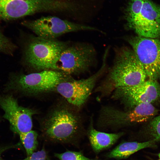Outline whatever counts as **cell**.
<instances>
[{
    "label": "cell",
    "mask_w": 160,
    "mask_h": 160,
    "mask_svg": "<svg viewBox=\"0 0 160 160\" xmlns=\"http://www.w3.org/2000/svg\"><path fill=\"white\" fill-rule=\"evenodd\" d=\"M147 77L132 49L122 47L116 51L115 61L107 79L108 84L114 90L140 84Z\"/></svg>",
    "instance_id": "6da1fadb"
},
{
    "label": "cell",
    "mask_w": 160,
    "mask_h": 160,
    "mask_svg": "<svg viewBox=\"0 0 160 160\" xmlns=\"http://www.w3.org/2000/svg\"><path fill=\"white\" fill-rule=\"evenodd\" d=\"M68 45L55 39L33 37L24 49L25 63L36 70H51L61 53Z\"/></svg>",
    "instance_id": "7a4b0ae2"
},
{
    "label": "cell",
    "mask_w": 160,
    "mask_h": 160,
    "mask_svg": "<svg viewBox=\"0 0 160 160\" xmlns=\"http://www.w3.org/2000/svg\"><path fill=\"white\" fill-rule=\"evenodd\" d=\"M69 75L54 70H45L28 74H12L5 89L16 90L30 93L51 90L61 82L68 80Z\"/></svg>",
    "instance_id": "3957f363"
},
{
    "label": "cell",
    "mask_w": 160,
    "mask_h": 160,
    "mask_svg": "<svg viewBox=\"0 0 160 160\" xmlns=\"http://www.w3.org/2000/svg\"><path fill=\"white\" fill-rule=\"evenodd\" d=\"M79 130V123L76 116L65 108L55 110L45 121L43 126L44 134L52 141L65 143H72L77 139Z\"/></svg>",
    "instance_id": "277c9868"
},
{
    "label": "cell",
    "mask_w": 160,
    "mask_h": 160,
    "mask_svg": "<svg viewBox=\"0 0 160 160\" xmlns=\"http://www.w3.org/2000/svg\"><path fill=\"white\" fill-rule=\"evenodd\" d=\"M95 57V50L89 45H68L61 53L51 70L68 75L82 72L92 65Z\"/></svg>",
    "instance_id": "5b68a950"
},
{
    "label": "cell",
    "mask_w": 160,
    "mask_h": 160,
    "mask_svg": "<svg viewBox=\"0 0 160 160\" xmlns=\"http://www.w3.org/2000/svg\"><path fill=\"white\" fill-rule=\"evenodd\" d=\"M148 79L160 80V40L138 35L127 39Z\"/></svg>",
    "instance_id": "8992f818"
},
{
    "label": "cell",
    "mask_w": 160,
    "mask_h": 160,
    "mask_svg": "<svg viewBox=\"0 0 160 160\" xmlns=\"http://www.w3.org/2000/svg\"><path fill=\"white\" fill-rule=\"evenodd\" d=\"M22 24L41 38L55 39L67 33L82 30L98 31L95 28L75 23L53 16L43 17L34 20H25Z\"/></svg>",
    "instance_id": "52a82bcc"
},
{
    "label": "cell",
    "mask_w": 160,
    "mask_h": 160,
    "mask_svg": "<svg viewBox=\"0 0 160 160\" xmlns=\"http://www.w3.org/2000/svg\"><path fill=\"white\" fill-rule=\"evenodd\" d=\"M159 110L153 104L142 103L124 111L105 108L101 120L108 126H120L147 123L158 114Z\"/></svg>",
    "instance_id": "ba28073f"
},
{
    "label": "cell",
    "mask_w": 160,
    "mask_h": 160,
    "mask_svg": "<svg viewBox=\"0 0 160 160\" xmlns=\"http://www.w3.org/2000/svg\"><path fill=\"white\" fill-rule=\"evenodd\" d=\"M113 96L127 109L140 104H153L160 102V84L157 81L148 79L137 86L116 89Z\"/></svg>",
    "instance_id": "9c48e42d"
},
{
    "label": "cell",
    "mask_w": 160,
    "mask_h": 160,
    "mask_svg": "<svg viewBox=\"0 0 160 160\" xmlns=\"http://www.w3.org/2000/svg\"><path fill=\"white\" fill-rule=\"evenodd\" d=\"M107 55L104 54L102 66L95 74L86 79L61 82L56 88L57 92L72 105L78 107L82 105L91 94L96 81L104 72Z\"/></svg>",
    "instance_id": "30bf717a"
},
{
    "label": "cell",
    "mask_w": 160,
    "mask_h": 160,
    "mask_svg": "<svg viewBox=\"0 0 160 160\" xmlns=\"http://www.w3.org/2000/svg\"><path fill=\"white\" fill-rule=\"evenodd\" d=\"M127 25L138 36L160 38V7L151 0H143L140 12Z\"/></svg>",
    "instance_id": "8fae6325"
},
{
    "label": "cell",
    "mask_w": 160,
    "mask_h": 160,
    "mask_svg": "<svg viewBox=\"0 0 160 160\" xmlns=\"http://www.w3.org/2000/svg\"><path fill=\"white\" fill-rule=\"evenodd\" d=\"M0 106L4 112L3 117L9 122L11 129L19 135L32 130V110L18 105L16 100L11 95L0 94Z\"/></svg>",
    "instance_id": "7c38bea8"
},
{
    "label": "cell",
    "mask_w": 160,
    "mask_h": 160,
    "mask_svg": "<svg viewBox=\"0 0 160 160\" xmlns=\"http://www.w3.org/2000/svg\"><path fill=\"white\" fill-rule=\"evenodd\" d=\"M52 0H0V19H16L42 12L50 11Z\"/></svg>",
    "instance_id": "4fadbf2b"
},
{
    "label": "cell",
    "mask_w": 160,
    "mask_h": 160,
    "mask_svg": "<svg viewBox=\"0 0 160 160\" xmlns=\"http://www.w3.org/2000/svg\"><path fill=\"white\" fill-rule=\"evenodd\" d=\"M123 134L122 132L115 133L102 132L91 128L88 135L92 149L95 153H98L111 146Z\"/></svg>",
    "instance_id": "5bb4252c"
},
{
    "label": "cell",
    "mask_w": 160,
    "mask_h": 160,
    "mask_svg": "<svg viewBox=\"0 0 160 160\" xmlns=\"http://www.w3.org/2000/svg\"><path fill=\"white\" fill-rule=\"evenodd\" d=\"M156 142L151 140L141 143L137 142L122 143L108 153L107 156L110 158L118 159H125L141 149L155 146Z\"/></svg>",
    "instance_id": "9a60e30c"
},
{
    "label": "cell",
    "mask_w": 160,
    "mask_h": 160,
    "mask_svg": "<svg viewBox=\"0 0 160 160\" xmlns=\"http://www.w3.org/2000/svg\"><path fill=\"white\" fill-rule=\"evenodd\" d=\"M19 135L25 150L27 156L31 155L35 152L38 145L37 133L32 130L28 132L20 134Z\"/></svg>",
    "instance_id": "2e32d148"
},
{
    "label": "cell",
    "mask_w": 160,
    "mask_h": 160,
    "mask_svg": "<svg viewBox=\"0 0 160 160\" xmlns=\"http://www.w3.org/2000/svg\"><path fill=\"white\" fill-rule=\"evenodd\" d=\"M146 131L156 142L160 141V114L157 115L147 123Z\"/></svg>",
    "instance_id": "e0dca14e"
},
{
    "label": "cell",
    "mask_w": 160,
    "mask_h": 160,
    "mask_svg": "<svg viewBox=\"0 0 160 160\" xmlns=\"http://www.w3.org/2000/svg\"><path fill=\"white\" fill-rule=\"evenodd\" d=\"M55 156L59 160H94L85 157L81 152L70 151L55 153Z\"/></svg>",
    "instance_id": "ac0fdd59"
},
{
    "label": "cell",
    "mask_w": 160,
    "mask_h": 160,
    "mask_svg": "<svg viewBox=\"0 0 160 160\" xmlns=\"http://www.w3.org/2000/svg\"><path fill=\"white\" fill-rule=\"evenodd\" d=\"M16 48L10 40L0 32V52L11 55Z\"/></svg>",
    "instance_id": "d6986e66"
},
{
    "label": "cell",
    "mask_w": 160,
    "mask_h": 160,
    "mask_svg": "<svg viewBox=\"0 0 160 160\" xmlns=\"http://www.w3.org/2000/svg\"><path fill=\"white\" fill-rule=\"evenodd\" d=\"M158 156L160 159V153L158 154Z\"/></svg>",
    "instance_id": "ffe728a7"
},
{
    "label": "cell",
    "mask_w": 160,
    "mask_h": 160,
    "mask_svg": "<svg viewBox=\"0 0 160 160\" xmlns=\"http://www.w3.org/2000/svg\"><path fill=\"white\" fill-rule=\"evenodd\" d=\"M0 160H2L1 159V158L0 157Z\"/></svg>",
    "instance_id": "44dd1931"
},
{
    "label": "cell",
    "mask_w": 160,
    "mask_h": 160,
    "mask_svg": "<svg viewBox=\"0 0 160 160\" xmlns=\"http://www.w3.org/2000/svg\"><path fill=\"white\" fill-rule=\"evenodd\" d=\"M160 160V159H159V160Z\"/></svg>",
    "instance_id": "7402d4cb"
}]
</instances>
